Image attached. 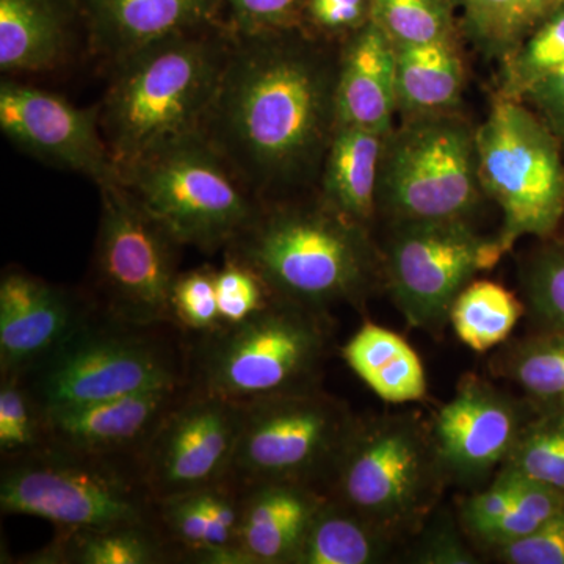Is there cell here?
I'll use <instances>...</instances> for the list:
<instances>
[{"label":"cell","instance_id":"38","mask_svg":"<svg viewBox=\"0 0 564 564\" xmlns=\"http://www.w3.org/2000/svg\"><path fill=\"white\" fill-rule=\"evenodd\" d=\"M215 274V267L202 265L181 272L174 282L172 318L182 332L203 334L221 325Z\"/></svg>","mask_w":564,"mask_h":564},{"label":"cell","instance_id":"35","mask_svg":"<svg viewBox=\"0 0 564 564\" xmlns=\"http://www.w3.org/2000/svg\"><path fill=\"white\" fill-rule=\"evenodd\" d=\"M521 284L534 321L564 332V240H549L525 259Z\"/></svg>","mask_w":564,"mask_h":564},{"label":"cell","instance_id":"7","mask_svg":"<svg viewBox=\"0 0 564 564\" xmlns=\"http://www.w3.org/2000/svg\"><path fill=\"white\" fill-rule=\"evenodd\" d=\"M2 514L33 516L55 529L158 521L139 455H98L44 444L2 458Z\"/></svg>","mask_w":564,"mask_h":564},{"label":"cell","instance_id":"5","mask_svg":"<svg viewBox=\"0 0 564 564\" xmlns=\"http://www.w3.org/2000/svg\"><path fill=\"white\" fill-rule=\"evenodd\" d=\"M41 411L188 384V334L140 325L91 307L50 358L21 378Z\"/></svg>","mask_w":564,"mask_h":564},{"label":"cell","instance_id":"29","mask_svg":"<svg viewBox=\"0 0 564 564\" xmlns=\"http://www.w3.org/2000/svg\"><path fill=\"white\" fill-rule=\"evenodd\" d=\"M462 10L463 32L485 57L502 62L549 18L564 10V0H454Z\"/></svg>","mask_w":564,"mask_h":564},{"label":"cell","instance_id":"44","mask_svg":"<svg viewBox=\"0 0 564 564\" xmlns=\"http://www.w3.org/2000/svg\"><path fill=\"white\" fill-rule=\"evenodd\" d=\"M492 552L505 564H564V507L533 533Z\"/></svg>","mask_w":564,"mask_h":564},{"label":"cell","instance_id":"33","mask_svg":"<svg viewBox=\"0 0 564 564\" xmlns=\"http://www.w3.org/2000/svg\"><path fill=\"white\" fill-rule=\"evenodd\" d=\"M454 0H372L370 21L393 46H419L456 36Z\"/></svg>","mask_w":564,"mask_h":564},{"label":"cell","instance_id":"20","mask_svg":"<svg viewBox=\"0 0 564 564\" xmlns=\"http://www.w3.org/2000/svg\"><path fill=\"white\" fill-rule=\"evenodd\" d=\"M395 113V46L370 21L340 44L336 126L388 135Z\"/></svg>","mask_w":564,"mask_h":564},{"label":"cell","instance_id":"28","mask_svg":"<svg viewBox=\"0 0 564 564\" xmlns=\"http://www.w3.org/2000/svg\"><path fill=\"white\" fill-rule=\"evenodd\" d=\"M397 545L378 527L325 496L296 564L384 563Z\"/></svg>","mask_w":564,"mask_h":564},{"label":"cell","instance_id":"15","mask_svg":"<svg viewBox=\"0 0 564 564\" xmlns=\"http://www.w3.org/2000/svg\"><path fill=\"white\" fill-rule=\"evenodd\" d=\"M0 129L39 161L84 174L98 187L120 181L99 121V104L76 107L62 96L6 77L0 82Z\"/></svg>","mask_w":564,"mask_h":564},{"label":"cell","instance_id":"22","mask_svg":"<svg viewBox=\"0 0 564 564\" xmlns=\"http://www.w3.org/2000/svg\"><path fill=\"white\" fill-rule=\"evenodd\" d=\"M76 18V0H0V70L14 77L61 68Z\"/></svg>","mask_w":564,"mask_h":564},{"label":"cell","instance_id":"12","mask_svg":"<svg viewBox=\"0 0 564 564\" xmlns=\"http://www.w3.org/2000/svg\"><path fill=\"white\" fill-rule=\"evenodd\" d=\"M101 215L84 291L96 310L140 325L173 323L184 245L120 181L101 185Z\"/></svg>","mask_w":564,"mask_h":564},{"label":"cell","instance_id":"2","mask_svg":"<svg viewBox=\"0 0 564 564\" xmlns=\"http://www.w3.org/2000/svg\"><path fill=\"white\" fill-rule=\"evenodd\" d=\"M250 267L273 299L329 313L348 304L362 313L383 281V254L370 229L313 198L262 204L225 251Z\"/></svg>","mask_w":564,"mask_h":564},{"label":"cell","instance_id":"27","mask_svg":"<svg viewBox=\"0 0 564 564\" xmlns=\"http://www.w3.org/2000/svg\"><path fill=\"white\" fill-rule=\"evenodd\" d=\"M340 355L362 383L384 402L402 404L425 399L426 378L421 358L391 329L364 323Z\"/></svg>","mask_w":564,"mask_h":564},{"label":"cell","instance_id":"18","mask_svg":"<svg viewBox=\"0 0 564 564\" xmlns=\"http://www.w3.org/2000/svg\"><path fill=\"white\" fill-rule=\"evenodd\" d=\"M191 386L151 389L44 411V444L98 455H141Z\"/></svg>","mask_w":564,"mask_h":564},{"label":"cell","instance_id":"32","mask_svg":"<svg viewBox=\"0 0 564 564\" xmlns=\"http://www.w3.org/2000/svg\"><path fill=\"white\" fill-rule=\"evenodd\" d=\"M536 413L500 469L564 492V410Z\"/></svg>","mask_w":564,"mask_h":564},{"label":"cell","instance_id":"21","mask_svg":"<svg viewBox=\"0 0 564 564\" xmlns=\"http://www.w3.org/2000/svg\"><path fill=\"white\" fill-rule=\"evenodd\" d=\"M322 492L293 484H259L240 489L237 545L251 564H296Z\"/></svg>","mask_w":564,"mask_h":564},{"label":"cell","instance_id":"14","mask_svg":"<svg viewBox=\"0 0 564 564\" xmlns=\"http://www.w3.org/2000/svg\"><path fill=\"white\" fill-rule=\"evenodd\" d=\"M245 414V404L188 389L140 455L155 500L226 478Z\"/></svg>","mask_w":564,"mask_h":564},{"label":"cell","instance_id":"24","mask_svg":"<svg viewBox=\"0 0 564 564\" xmlns=\"http://www.w3.org/2000/svg\"><path fill=\"white\" fill-rule=\"evenodd\" d=\"M18 563L177 564V551L158 521L55 529L54 538Z\"/></svg>","mask_w":564,"mask_h":564},{"label":"cell","instance_id":"25","mask_svg":"<svg viewBox=\"0 0 564 564\" xmlns=\"http://www.w3.org/2000/svg\"><path fill=\"white\" fill-rule=\"evenodd\" d=\"M240 489L223 480L158 500V522L177 551V564H193L215 547L237 545Z\"/></svg>","mask_w":564,"mask_h":564},{"label":"cell","instance_id":"9","mask_svg":"<svg viewBox=\"0 0 564 564\" xmlns=\"http://www.w3.org/2000/svg\"><path fill=\"white\" fill-rule=\"evenodd\" d=\"M484 196L477 128L458 111L404 118L386 135L377 209L391 225L473 220Z\"/></svg>","mask_w":564,"mask_h":564},{"label":"cell","instance_id":"11","mask_svg":"<svg viewBox=\"0 0 564 564\" xmlns=\"http://www.w3.org/2000/svg\"><path fill=\"white\" fill-rule=\"evenodd\" d=\"M358 415L323 388L247 404L226 480L307 486L325 496Z\"/></svg>","mask_w":564,"mask_h":564},{"label":"cell","instance_id":"36","mask_svg":"<svg viewBox=\"0 0 564 564\" xmlns=\"http://www.w3.org/2000/svg\"><path fill=\"white\" fill-rule=\"evenodd\" d=\"M563 507L564 492L525 478L524 486L510 510L475 541L491 551L513 543L540 529Z\"/></svg>","mask_w":564,"mask_h":564},{"label":"cell","instance_id":"26","mask_svg":"<svg viewBox=\"0 0 564 564\" xmlns=\"http://www.w3.org/2000/svg\"><path fill=\"white\" fill-rule=\"evenodd\" d=\"M466 87V65L456 36L395 47L397 111L404 118L454 111Z\"/></svg>","mask_w":564,"mask_h":564},{"label":"cell","instance_id":"31","mask_svg":"<svg viewBox=\"0 0 564 564\" xmlns=\"http://www.w3.org/2000/svg\"><path fill=\"white\" fill-rule=\"evenodd\" d=\"M524 304L492 281H473L456 296L448 314L456 337L470 350L485 352L507 343Z\"/></svg>","mask_w":564,"mask_h":564},{"label":"cell","instance_id":"1","mask_svg":"<svg viewBox=\"0 0 564 564\" xmlns=\"http://www.w3.org/2000/svg\"><path fill=\"white\" fill-rule=\"evenodd\" d=\"M303 28L236 35L202 128L262 204L295 198L321 174L336 129V54Z\"/></svg>","mask_w":564,"mask_h":564},{"label":"cell","instance_id":"41","mask_svg":"<svg viewBox=\"0 0 564 564\" xmlns=\"http://www.w3.org/2000/svg\"><path fill=\"white\" fill-rule=\"evenodd\" d=\"M414 540L406 562L417 564H477L474 552L464 543L462 533L447 511H436Z\"/></svg>","mask_w":564,"mask_h":564},{"label":"cell","instance_id":"16","mask_svg":"<svg viewBox=\"0 0 564 564\" xmlns=\"http://www.w3.org/2000/svg\"><path fill=\"white\" fill-rule=\"evenodd\" d=\"M527 404L478 375H464L454 399L430 422L451 484L474 486L502 467L532 419Z\"/></svg>","mask_w":564,"mask_h":564},{"label":"cell","instance_id":"3","mask_svg":"<svg viewBox=\"0 0 564 564\" xmlns=\"http://www.w3.org/2000/svg\"><path fill=\"white\" fill-rule=\"evenodd\" d=\"M231 31L182 32L110 66L99 121L118 172L180 137L202 132L220 85Z\"/></svg>","mask_w":564,"mask_h":564},{"label":"cell","instance_id":"30","mask_svg":"<svg viewBox=\"0 0 564 564\" xmlns=\"http://www.w3.org/2000/svg\"><path fill=\"white\" fill-rule=\"evenodd\" d=\"M494 372L519 386L534 410H564V332L545 329L505 345Z\"/></svg>","mask_w":564,"mask_h":564},{"label":"cell","instance_id":"42","mask_svg":"<svg viewBox=\"0 0 564 564\" xmlns=\"http://www.w3.org/2000/svg\"><path fill=\"white\" fill-rule=\"evenodd\" d=\"M372 0H306L302 25L314 36L348 39L370 22Z\"/></svg>","mask_w":564,"mask_h":564},{"label":"cell","instance_id":"40","mask_svg":"<svg viewBox=\"0 0 564 564\" xmlns=\"http://www.w3.org/2000/svg\"><path fill=\"white\" fill-rule=\"evenodd\" d=\"M306 0H221L226 25L236 35L300 28Z\"/></svg>","mask_w":564,"mask_h":564},{"label":"cell","instance_id":"13","mask_svg":"<svg viewBox=\"0 0 564 564\" xmlns=\"http://www.w3.org/2000/svg\"><path fill=\"white\" fill-rule=\"evenodd\" d=\"M391 226L381 252L386 288L408 325L440 333L463 289L502 261L499 237L478 232L473 220Z\"/></svg>","mask_w":564,"mask_h":564},{"label":"cell","instance_id":"19","mask_svg":"<svg viewBox=\"0 0 564 564\" xmlns=\"http://www.w3.org/2000/svg\"><path fill=\"white\" fill-rule=\"evenodd\" d=\"M76 3L87 32L88 50L107 66L166 36L226 25L221 0H76Z\"/></svg>","mask_w":564,"mask_h":564},{"label":"cell","instance_id":"23","mask_svg":"<svg viewBox=\"0 0 564 564\" xmlns=\"http://www.w3.org/2000/svg\"><path fill=\"white\" fill-rule=\"evenodd\" d=\"M386 135L336 126L323 159L317 196L344 218L372 229L378 217L377 193Z\"/></svg>","mask_w":564,"mask_h":564},{"label":"cell","instance_id":"4","mask_svg":"<svg viewBox=\"0 0 564 564\" xmlns=\"http://www.w3.org/2000/svg\"><path fill=\"white\" fill-rule=\"evenodd\" d=\"M332 313L270 299L247 321L188 334V384L240 404L321 388Z\"/></svg>","mask_w":564,"mask_h":564},{"label":"cell","instance_id":"10","mask_svg":"<svg viewBox=\"0 0 564 564\" xmlns=\"http://www.w3.org/2000/svg\"><path fill=\"white\" fill-rule=\"evenodd\" d=\"M477 150L481 188L502 210L505 254L522 237L549 239L564 215L558 137L525 102L497 96L477 128Z\"/></svg>","mask_w":564,"mask_h":564},{"label":"cell","instance_id":"8","mask_svg":"<svg viewBox=\"0 0 564 564\" xmlns=\"http://www.w3.org/2000/svg\"><path fill=\"white\" fill-rule=\"evenodd\" d=\"M120 182L184 247L209 254L225 251L262 207L202 132L141 155Z\"/></svg>","mask_w":564,"mask_h":564},{"label":"cell","instance_id":"34","mask_svg":"<svg viewBox=\"0 0 564 564\" xmlns=\"http://www.w3.org/2000/svg\"><path fill=\"white\" fill-rule=\"evenodd\" d=\"M564 63V10L549 18L513 52L500 62L497 96L521 101L527 91Z\"/></svg>","mask_w":564,"mask_h":564},{"label":"cell","instance_id":"43","mask_svg":"<svg viewBox=\"0 0 564 564\" xmlns=\"http://www.w3.org/2000/svg\"><path fill=\"white\" fill-rule=\"evenodd\" d=\"M496 480L485 491L470 496L462 507V525L470 538L477 540L489 527L496 524L514 503L525 478L513 470L499 469Z\"/></svg>","mask_w":564,"mask_h":564},{"label":"cell","instance_id":"6","mask_svg":"<svg viewBox=\"0 0 564 564\" xmlns=\"http://www.w3.org/2000/svg\"><path fill=\"white\" fill-rule=\"evenodd\" d=\"M451 485L430 422L415 413L358 417L325 496L402 544Z\"/></svg>","mask_w":564,"mask_h":564},{"label":"cell","instance_id":"37","mask_svg":"<svg viewBox=\"0 0 564 564\" xmlns=\"http://www.w3.org/2000/svg\"><path fill=\"white\" fill-rule=\"evenodd\" d=\"M44 415L24 384L0 380V456L24 455L44 445Z\"/></svg>","mask_w":564,"mask_h":564},{"label":"cell","instance_id":"45","mask_svg":"<svg viewBox=\"0 0 564 564\" xmlns=\"http://www.w3.org/2000/svg\"><path fill=\"white\" fill-rule=\"evenodd\" d=\"M521 101L530 104L534 113L564 141V63L538 80Z\"/></svg>","mask_w":564,"mask_h":564},{"label":"cell","instance_id":"39","mask_svg":"<svg viewBox=\"0 0 564 564\" xmlns=\"http://www.w3.org/2000/svg\"><path fill=\"white\" fill-rule=\"evenodd\" d=\"M215 289L221 325L247 321L272 299L261 278L250 267L226 254L215 274Z\"/></svg>","mask_w":564,"mask_h":564},{"label":"cell","instance_id":"17","mask_svg":"<svg viewBox=\"0 0 564 564\" xmlns=\"http://www.w3.org/2000/svg\"><path fill=\"white\" fill-rule=\"evenodd\" d=\"M93 304L84 288L9 267L0 278V380H21L76 332Z\"/></svg>","mask_w":564,"mask_h":564}]
</instances>
